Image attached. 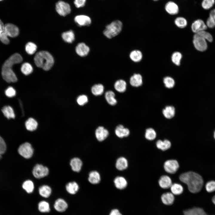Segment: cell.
I'll return each mask as SVG.
<instances>
[{
  "mask_svg": "<svg viewBox=\"0 0 215 215\" xmlns=\"http://www.w3.org/2000/svg\"><path fill=\"white\" fill-rule=\"evenodd\" d=\"M180 180L186 184L191 192L197 193L201 190L203 184L202 177L199 174L192 171H189L181 174L179 177Z\"/></svg>",
  "mask_w": 215,
  "mask_h": 215,
  "instance_id": "obj_1",
  "label": "cell"
},
{
  "mask_svg": "<svg viewBox=\"0 0 215 215\" xmlns=\"http://www.w3.org/2000/svg\"><path fill=\"white\" fill-rule=\"evenodd\" d=\"M34 61L38 67L42 68L45 70H48L53 66L54 59L48 52L42 51L37 52L34 58Z\"/></svg>",
  "mask_w": 215,
  "mask_h": 215,
  "instance_id": "obj_2",
  "label": "cell"
},
{
  "mask_svg": "<svg viewBox=\"0 0 215 215\" xmlns=\"http://www.w3.org/2000/svg\"><path fill=\"white\" fill-rule=\"evenodd\" d=\"M122 24L121 21L116 20L107 25L103 31L104 35L108 38L111 39L118 35L121 32Z\"/></svg>",
  "mask_w": 215,
  "mask_h": 215,
  "instance_id": "obj_3",
  "label": "cell"
},
{
  "mask_svg": "<svg viewBox=\"0 0 215 215\" xmlns=\"http://www.w3.org/2000/svg\"><path fill=\"white\" fill-rule=\"evenodd\" d=\"M23 59L21 55L18 53H15L12 55L4 62L2 67L1 73L14 72L12 68L13 66L16 64L21 62Z\"/></svg>",
  "mask_w": 215,
  "mask_h": 215,
  "instance_id": "obj_4",
  "label": "cell"
},
{
  "mask_svg": "<svg viewBox=\"0 0 215 215\" xmlns=\"http://www.w3.org/2000/svg\"><path fill=\"white\" fill-rule=\"evenodd\" d=\"M193 42L195 48L199 51H204L207 48L206 40L197 33L194 36Z\"/></svg>",
  "mask_w": 215,
  "mask_h": 215,
  "instance_id": "obj_5",
  "label": "cell"
},
{
  "mask_svg": "<svg viewBox=\"0 0 215 215\" xmlns=\"http://www.w3.org/2000/svg\"><path fill=\"white\" fill-rule=\"evenodd\" d=\"M18 151L21 156L26 159L31 158L33 153V149L31 145L27 142L20 145Z\"/></svg>",
  "mask_w": 215,
  "mask_h": 215,
  "instance_id": "obj_6",
  "label": "cell"
},
{
  "mask_svg": "<svg viewBox=\"0 0 215 215\" xmlns=\"http://www.w3.org/2000/svg\"><path fill=\"white\" fill-rule=\"evenodd\" d=\"M56 9L58 13L62 16H66L69 14L71 12L70 5L68 3L62 1H59L56 3Z\"/></svg>",
  "mask_w": 215,
  "mask_h": 215,
  "instance_id": "obj_7",
  "label": "cell"
},
{
  "mask_svg": "<svg viewBox=\"0 0 215 215\" xmlns=\"http://www.w3.org/2000/svg\"><path fill=\"white\" fill-rule=\"evenodd\" d=\"M32 173L35 178L40 179L47 176L48 174L49 170L47 167L37 164L34 167Z\"/></svg>",
  "mask_w": 215,
  "mask_h": 215,
  "instance_id": "obj_8",
  "label": "cell"
},
{
  "mask_svg": "<svg viewBox=\"0 0 215 215\" xmlns=\"http://www.w3.org/2000/svg\"><path fill=\"white\" fill-rule=\"evenodd\" d=\"M164 167L166 172L173 174L178 169L179 165L177 161L176 160H168L165 162Z\"/></svg>",
  "mask_w": 215,
  "mask_h": 215,
  "instance_id": "obj_9",
  "label": "cell"
},
{
  "mask_svg": "<svg viewBox=\"0 0 215 215\" xmlns=\"http://www.w3.org/2000/svg\"><path fill=\"white\" fill-rule=\"evenodd\" d=\"M207 27L206 24L201 19H197L195 20L192 23L191 26V30L195 33L205 30Z\"/></svg>",
  "mask_w": 215,
  "mask_h": 215,
  "instance_id": "obj_10",
  "label": "cell"
},
{
  "mask_svg": "<svg viewBox=\"0 0 215 215\" xmlns=\"http://www.w3.org/2000/svg\"><path fill=\"white\" fill-rule=\"evenodd\" d=\"M4 31L8 36L15 37L17 36L19 33L18 27L16 25L11 23H7L5 25Z\"/></svg>",
  "mask_w": 215,
  "mask_h": 215,
  "instance_id": "obj_11",
  "label": "cell"
},
{
  "mask_svg": "<svg viewBox=\"0 0 215 215\" xmlns=\"http://www.w3.org/2000/svg\"><path fill=\"white\" fill-rule=\"evenodd\" d=\"M165 8L166 12L171 15H176L178 13L179 11L178 5L172 1H169L166 4Z\"/></svg>",
  "mask_w": 215,
  "mask_h": 215,
  "instance_id": "obj_12",
  "label": "cell"
},
{
  "mask_svg": "<svg viewBox=\"0 0 215 215\" xmlns=\"http://www.w3.org/2000/svg\"><path fill=\"white\" fill-rule=\"evenodd\" d=\"M75 22L79 26H88L91 23V19L89 16L84 15L76 16L74 18Z\"/></svg>",
  "mask_w": 215,
  "mask_h": 215,
  "instance_id": "obj_13",
  "label": "cell"
},
{
  "mask_svg": "<svg viewBox=\"0 0 215 215\" xmlns=\"http://www.w3.org/2000/svg\"><path fill=\"white\" fill-rule=\"evenodd\" d=\"M76 51L77 54L81 57L86 56L90 51V48L84 43H79L76 47Z\"/></svg>",
  "mask_w": 215,
  "mask_h": 215,
  "instance_id": "obj_14",
  "label": "cell"
},
{
  "mask_svg": "<svg viewBox=\"0 0 215 215\" xmlns=\"http://www.w3.org/2000/svg\"><path fill=\"white\" fill-rule=\"evenodd\" d=\"M109 132L107 130L102 126L99 127L95 131V135L97 139L101 142L105 140L108 136Z\"/></svg>",
  "mask_w": 215,
  "mask_h": 215,
  "instance_id": "obj_15",
  "label": "cell"
},
{
  "mask_svg": "<svg viewBox=\"0 0 215 215\" xmlns=\"http://www.w3.org/2000/svg\"><path fill=\"white\" fill-rule=\"evenodd\" d=\"M55 209L58 212H62L65 211L68 207V205L63 199L59 198L55 202L54 205Z\"/></svg>",
  "mask_w": 215,
  "mask_h": 215,
  "instance_id": "obj_16",
  "label": "cell"
},
{
  "mask_svg": "<svg viewBox=\"0 0 215 215\" xmlns=\"http://www.w3.org/2000/svg\"><path fill=\"white\" fill-rule=\"evenodd\" d=\"M158 182L160 187L164 189H167L170 188L172 184L171 179L167 175L161 176L159 179Z\"/></svg>",
  "mask_w": 215,
  "mask_h": 215,
  "instance_id": "obj_17",
  "label": "cell"
},
{
  "mask_svg": "<svg viewBox=\"0 0 215 215\" xmlns=\"http://www.w3.org/2000/svg\"><path fill=\"white\" fill-rule=\"evenodd\" d=\"M113 182L116 188L120 190L125 188L128 184L126 179L122 176H118L116 177L114 179Z\"/></svg>",
  "mask_w": 215,
  "mask_h": 215,
  "instance_id": "obj_18",
  "label": "cell"
},
{
  "mask_svg": "<svg viewBox=\"0 0 215 215\" xmlns=\"http://www.w3.org/2000/svg\"><path fill=\"white\" fill-rule=\"evenodd\" d=\"M115 133L118 137L122 138L128 136L130 134V131L128 128H125L122 125H120L116 127Z\"/></svg>",
  "mask_w": 215,
  "mask_h": 215,
  "instance_id": "obj_19",
  "label": "cell"
},
{
  "mask_svg": "<svg viewBox=\"0 0 215 215\" xmlns=\"http://www.w3.org/2000/svg\"><path fill=\"white\" fill-rule=\"evenodd\" d=\"M130 84L134 87H138L142 84V78L141 74L135 73L130 78Z\"/></svg>",
  "mask_w": 215,
  "mask_h": 215,
  "instance_id": "obj_20",
  "label": "cell"
},
{
  "mask_svg": "<svg viewBox=\"0 0 215 215\" xmlns=\"http://www.w3.org/2000/svg\"><path fill=\"white\" fill-rule=\"evenodd\" d=\"M70 165L72 170L74 171L79 172L81 170L82 165V160L79 158L75 157L71 159Z\"/></svg>",
  "mask_w": 215,
  "mask_h": 215,
  "instance_id": "obj_21",
  "label": "cell"
},
{
  "mask_svg": "<svg viewBox=\"0 0 215 215\" xmlns=\"http://www.w3.org/2000/svg\"><path fill=\"white\" fill-rule=\"evenodd\" d=\"M184 215H209L202 208L194 207L184 211Z\"/></svg>",
  "mask_w": 215,
  "mask_h": 215,
  "instance_id": "obj_22",
  "label": "cell"
},
{
  "mask_svg": "<svg viewBox=\"0 0 215 215\" xmlns=\"http://www.w3.org/2000/svg\"><path fill=\"white\" fill-rule=\"evenodd\" d=\"M115 166L117 169L122 171L126 169L128 167V163L127 159L124 157H121L117 159Z\"/></svg>",
  "mask_w": 215,
  "mask_h": 215,
  "instance_id": "obj_23",
  "label": "cell"
},
{
  "mask_svg": "<svg viewBox=\"0 0 215 215\" xmlns=\"http://www.w3.org/2000/svg\"><path fill=\"white\" fill-rule=\"evenodd\" d=\"M88 180L90 183L93 184L99 183L101 180L100 174L96 171L90 172L89 174Z\"/></svg>",
  "mask_w": 215,
  "mask_h": 215,
  "instance_id": "obj_24",
  "label": "cell"
},
{
  "mask_svg": "<svg viewBox=\"0 0 215 215\" xmlns=\"http://www.w3.org/2000/svg\"><path fill=\"white\" fill-rule=\"evenodd\" d=\"M161 199L162 202L165 205H170L172 204L174 200L173 194L170 192H167L162 194Z\"/></svg>",
  "mask_w": 215,
  "mask_h": 215,
  "instance_id": "obj_25",
  "label": "cell"
},
{
  "mask_svg": "<svg viewBox=\"0 0 215 215\" xmlns=\"http://www.w3.org/2000/svg\"><path fill=\"white\" fill-rule=\"evenodd\" d=\"M1 111L4 115L8 119H14L15 116L13 108L10 106H5L2 108Z\"/></svg>",
  "mask_w": 215,
  "mask_h": 215,
  "instance_id": "obj_26",
  "label": "cell"
},
{
  "mask_svg": "<svg viewBox=\"0 0 215 215\" xmlns=\"http://www.w3.org/2000/svg\"><path fill=\"white\" fill-rule=\"evenodd\" d=\"M66 189L69 193L71 194H74L78 191L79 186L75 182H70L66 185Z\"/></svg>",
  "mask_w": 215,
  "mask_h": 215,
  "instance_id": "obj_27",
  "label": "cell"
},
{
  "mask_svg": "<svg viewBox=\"0 0 215 215\" xmlns=\"http://www.w3.org/2000/svg\"><path fill=\"white\" fill-rule=\"evenodd\" d=\"M175 109L171 106H166L162 110L164 116L168 119H170L174 117L175 114Z\"/></svg>",
  "mask_w": 215,
  "mask_h": 215,
  "instance_id": "obj_28",
  "label": "cell"
},
{
  "mask_svg": "<svg viewBox=\"0 0 215 215\" xmlns=\"http://www.w3.org/2000/svg\"><path fill=\"white\" fill-rule=\"evenodd\" d=\"M130 59L133 62H140L142 58V54L139 50H134L132 51L129 55Z\"/></svg>",
  "mask_w": 215,
  "mask_h": 215,
  "instance_id": "obj_29",
  "label": "cell"
},
{
  "mask_svg": "<svg viewBox=\"0 0 215 215\" xmlns=\"http://www.w3.org/2000/svg\"><path fill=\"white\" fill-rule=\"evenodd\" d=\"M171 146L170 142L167 139L162 141L161 140H158L156 142L157 147L163 151L169 149Z\"/></svg>",
  "mask_w": 215,
  "mask_h": 215,
  "instance_id": "obj_30",
  "label": "cell"
},
{
  "mask_svg": "<svg viewBox=\"0 0 215 215\" xmlns=\"http://www.w3.org/2000/svg\"><path fill=\"white\" fill-rule=\"evenodd\" d=\"M25 126L27 130L30 131H33L36 129L38 123L34 119L30 118L26 121Z\"/></svg>",
  "mask_w": 215,
  "mask_h": 215,
  "instance_id": "obj_31",
  "label": "cell"
},
{
  "mask_svg": "<svg viewBox=\"0 0 215 215\" xmlns=\"http://www.w3.org/2000/svg\"><path fill=\"white\" fill-rule=\"evenodd\" d=\"M40 195L44 198L48 197L51 194V189L48 186L46 185L40 186L39 189Z\"/></svg>",
  "mask_w": 215,
  "mask_h": 215,
  "instance_id": "obj_32",
  "label": "cell"
},
{
  "mask_svg": "<svg viewBox=\"0 0 215 215\" xmlns=\"http://www.w3.org/2000/svg\"><path fill=\"white\" fill-rule=\"evenodd\" d=\"M127 84L124 80L119 79L114 84V88L117 91L122 93L126 90Z\"/></svg>",
  "mask_w": 215,
  "mask_h": 215,
  "instance_id": "obj_33",
  "label": "cell"
},
{
  "mask_svg": "<svg viewBox=\"0 0 215 215\" xmlns=\"http://www.w3.org/2000/svg\"><path fill=\"white\" fill-rule=\"evenodd\" d=\"M62 37L65 42L68 43H72L75 39L74 34L72 30L63 33Z\"/></svg>",
  "mask_w": 215,
  "mask_h": 215,
  "instance_id": "obj_34",
  "label": "cell"
},
{
  "mask_svg": "<svg viewBox=\"0 0 215 215\" xmlns=\"http://www.w3.org/2000/svg\"><path fill=\"white\" fill-rule=\"evenodd\" d=\"M115 94L112 91L109 90L106 92L105 97L107 102L111 105H115L117 103L116 100L115 98Z\"/></svg>",
  "mask_w": 215,
  "mask_h": 215,
  "instance_id": "obj_35",
  "label": "cell"
},
{
  "mask_svg": "<svg viewBox=\"0 0 215 215\" xmlns=\"http://www.w3.org/2000/svg\"><path fill=\"white\" fill-rule=\"evenodd\" d=\"M182 57V55L180 52L179 51H175L172 54L171 60L174 64L179 66L180 64Z\"/></svg>",
  "mask_w": 215,
  "mask_h": 215,
  "instance_id": "obj_36",
  "label": "cell"
},
{
  "mask_svg": "<svg viewBox=\"0 0 215 215\" xmlns=\"http://www.w3.org/2000/svg\"><path fill=\"white\" fill-rule=\"evenodd\" d=\"M174 23L176 25L180 28H184L187 25V21L185 18L179 16L176 17L174 20Z\"/></svg>",
  "mask_w": 215,
  "mask_h": 215,
  "instance_id": "obj_37",
  "label": "cell"
},
{
  "mask_svg": "<svg viewBox=\"0 0 215 215\" xmlns=\"http://www.w3.org/2000/svg\"><path fill=\"white\" fill-rule=\"evenodd\" d=\"M104 87L101 84H95L91 88V92L95 96H99L102 95L104 92Z\"/></svg>",
  "mask_w": 215,
  "mask_h": 215,
  "instance_id": "obj_38",
  "label": "cell"
},
{
  "mask_svg": "<svg viewBox=\"0 0 215 215\" xmlns=\"http://www.w3.org/2000/svg\"><path fill=\"white\" fill-rule=\"evenodd\" d=\"M170 188L172 193L175 195H179L181 194L183 191L182 186L176 183L172 184Z\"/></svg>",
  "mask_w": 215,
  "mask_h": 215,
  "instance_id": "obj_39",
  "label": "cell"
},
{
  "mask_svg": "<svg viewBox=\"0 0 215 215\" xmlns=\"http://www.w3.org/2000/svg\"><path fill=\"white\" fill-rule=\"evenodd\" d=\"M21 70L22 73L25 75H29L33 71L32 65L27 62L24 63L22 64Z\"/></svg>",
  "mask_w": 215,
  "mask_h": 215,
  "instance_id": "obj_40",
  "label": "cell"
},
{
  "mask_svg": "<svg viewBox=\"0 0 215 215\" xmlns=\"http://www.w3.org/2000/svg\"><path fill=\"white\" fill-rule=\"evenodd\" d=\"M22 188L28 193H32L34 189L33 182L30 180L24 181L22 185Z\"/></svg>",
  "mask_w": 215,
  "mask_h": 215,
  "instance_id": "obj_41",
  "label": "cell"
},
{
  "mask_svg": "<svg viewBox=\"0 0 215 215\" xmlns=\"http://www.w3.org/2000/svg\"><path fill=\"white\" fill-rule=\"evenodd\" d=\"M37 47L34 43L32 42L27 43L25 45V49L26 52L29 55H33L36 50Z\"/></svg>",
  "mask_w": 215,
  "mask_h": 215,
  "instance_id": "obj_42",
  "label": "cell"
},
{
  "mask_svg": "<svg viewBox=\"0 0 215 215\" xmlns=\"http://www.w3.org/2000/svg\"><path fill=\"white\" fill-rule=\"evenodd\" d=\"M38 209L40 212L42 213L48 212L50 211L49 203L44 201H41L39 203Z\"/></svg>",
  "mask_w": 215,
  "mask_h": 215,
  "instance_id": "obj_43",
  "label": "cell"
},
{
  "mask_svg": "<svg viewBox=\"0 0 215 215\" xmlns=\"http://www.w3.org/2000/svg\"><path fill=\"white\" fill-rule=\"evenodd\" d=\"M156 132L153 128H149L146 130L145 137L147 139L149 140H152L156 138Z\"/></svg>",
  "mask_w": 215,
  "mask_h": 215,
  "instance_id": "obj_44",
  "label": "cell"
},
{
  "mask_svg": "<svg viewBox=\"0 0 215 215\" xmlns=\"http://www.w3.org/2000/svg\"><path fill=\"white\" fill-rule=\"evenodd\" d=\"M163 82L165 87L168 88H173L175 84L174 79L170 76L165 77L163 79Z\"/></svg>",
  "mask_w": 215,
  "mask_h": 215,
  "instance_id": "obj_45",
  "label": "cell"
},
{
  "mask_svg": "<svg viewBox=\"0 0 215 215\" xmlns=\"http://www.w3.org/2000/svg\"><path fill=\"white\" fill-rule=\"evenodd\" d=\"M215 3V0H202L201 5L204 9L208 10L212 7Z\"/></svg>",
  "mask_w": 215,
  "mask_h": 215,
  "instance_id": "obj_46",
  "label": "cell"
},
{
  "mask_svg": "<svg viewBox=\"0 0 215 215\" xmlns=\"http://www.w3.org/2000/svg\"><path fill=\"white\" fill-rule=\"evenodd\" d=\"M197 33L205 39L206 41H208L210 42H212L213 40V38L211 35L209 33L205 30L202 31Z\"/></svg>",
  "mask_w": 215,
  "mask_h": 215,
  "instance_id": "obj_47",
  "label": "cell"
},
{
  "mask_svg": "<svg viewBox=\"0 0 215 215\" xmlns=\"http://www.w3.org/2000/svg\"><path fill=\"white\" fill-rule=\"evenodd\" d=\"M205 187L206 191L208 192L215 191V181L212 180L208 182Z\"/></svg>",
  "mask_w": 215,
  "mask_h": 215,
  "instance_id": "obj_48",
  "label": "cell"
},
{
  "mask_svg": "<svg viewBox=\"0 0 215 215\" xmlns=\"http://www.w3.org/2000/svg\"><path fill=\"white\" fill-rule=\"evenodd\" d=\"M5 93L7 97L11 98L16 95V92L15 89L13 87L10 86L5 90Z\"/></svg>",
  "mask_w": 215,
  "mask_h": 215,
  "instance_id": "obj_49",
  "label": "cell"
},
{
  "mask_svg": "<svg viewBox=\"0 0 215 215\" xmlns=\"http://www.w3.org/2000/svg\"><path fill=\"white\" fill-rule=\"evenodd\" d=\"M88 101L87 96L84 95L79 96L77 98V102L80 105H83L86 104Z\"/></svg>",
  "mask_w": 215,
  "mask_h": 215,
  "instance_id": "obj_50",
  "label": "cell"
},
{
  "mask_svg": "<svg viewBox=\"0 0 215 215\" xmlns=\"http://www.w3.org/2000/svg\"><path fill=\"white\" fill-rule=\"evenodd\" d=\"M207 27L212 28L215 27V21L213 18L211 16H209L206 22Z\"/></svg>",
  "mask_w": 215,
  "mask_h": 215,
  "instance_id": "obj_51",
  "label": "cell"
},
{
  "mask_svg": "<svg viewBox=\"0 0 215 215\" xmlns=\"http://www.w3.org/2000/svg\"><path fill=\"white\" fill-rule=\"evenodd\" d=\"M8 37L6 33L4 31L0 36V40L2 43L6 44H8L10 42V40Z\"/></svg>",
  "mask_w": 215,
  "mask_h": 215,
  "instance_id": "obj_52",
  "label": "cell"
},
{
  "mask_svg": "<svg viewBox=\"0 0 215 215\" xmlns=\"http://www.w3.org/2000/svg\"><path fill=\"white\" fill-rule=\"evenodd\" d=\"M6 149V143L3 138L0 136V155L4 153Z\"/></svg>",
  "mask_w": 215,
  "mask_h": 215,
  "instance_id": "obj_53",
  "label": "cell"
},
{
  "mask_svg": "<svg viewBox=\"0 0 215 215\" xmlns=\"http://www.w3.org/2000/svg\"><path fill=\"white\" fill-rule=\"evenodd\" d=\"M86 1V0H74V4L76 7L79 8L84 6Z\"/></svg>",
  "mask_w": 215,
  "mask_h": 215,
  "instance_id": "obj_54",
  "label": "cell"
},
{
  "mask_svg": "<svg viewBox=\"0 0 215 215\" xmlns=\"http://www.w3.org/2000/svg\"><path fill=\"white\" fill-rule=\"evenodd\" d=\"M5 25L3 22L0 19V36L1 34L4 31Z\"/></svg>",
  "mask_w": 215,
  "mask_h": 215,
  "instance_id": "obj_55",
  "label": "cell"
},
{
  "mask_svg": "<svg viewBox=\"0 0 215 215\" xmlns=\"http://www.w3.org/2000/svg\"><path fill=\"white\" fill-rule=\"evenodd\" d=\"M109 215H122L117 209H114L111 211Z\"/></svg>",
  "mask_w": 215,
  "mask_h": 215,
  "instance_id": "obj_56",
  "label": "cell"
},
{
  "mask_svg": "<svg viewBox=\"0 0 215 215\" xmlns=\"http://www.w3.org/2000/svg\"><path fill=\"white\" fill-rule=\"evenodd\" d=\"M209 15L213 18L215 21V9H213L210 11Z\"/></svg>",
  "mask_w": 215,
  "mask_h": 215,
  "instance_id": "obj_57",
  "label": "cell"
},
{
  "mask_svg": "<svg viewBox=\"0 0 215 215\" xmlns=\"http://www.w3.org/2000/svg\"><path fill=\"white\" fill-rule=\"evenodd\" d=\"M212 201L213 203L215 205V195L212 198Z\"/></svg>",
  "mask_w": 215,
  "mask_h": 215,
  "instance_id": "obj_58",
  "label": "cell"
},
{
  "mask_svg": "<svg viewBox=\"0 0 215 215\" xmlns=\"http://www.w3.org/2000/svg\"><path fill=\"white\" fill-rule=\"evenodd\" d=\"M214 139H215V131H214Z\"/></svg>",
  "mask_w": 215,
  "mask_h": 215,
  "instance_id": "obj_59",
  "label": "cell"
},
{
  "mask_svg": "<svg viewBox=\"0 0 215 215\" xmlns=\"http://www.w3.org/2000/svg\"><path fill=\"white\" fill-rule=\"evenodd\" d=\"M1 155H0V159L1 158Z\"/></svg>",
  "mask_w": 215,
  "mask_h": 215,
  "instance_id": "obj_60",
  "label": "cell"
},
{
  "mask_svg": "<svg viewBox=\"0 0 215 215\" xmlns=\"http://www.w3.org/2000/svg\"><path fill=\"white\" fill-rule=\"evenodd\" d=\"M153 0V1H158V0Z\"/></svg>",
  "mask_w": 215,
  "mask_h": 215,
  "instance_id": "obj_61",
  "label": "cell"
},
{
  "mask_svg": "<svg viewBox=\"0 0 215 215\" xmlns=\"http://www.w3.org/2000/svg\"><path fill=\"white\" fill-rule=\"evenodd\" d=\"M3 0H0V1H3Z\"/></svg>",
  "mask_w": 215,
  "mask_h": 215,
  "instance_id": "obj_62",
  "label": "cell"
}]
</instances>
